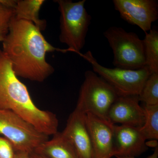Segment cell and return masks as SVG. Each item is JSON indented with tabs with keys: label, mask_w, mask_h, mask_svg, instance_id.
Here are the masks:
<instances>
[{
	"label": "cell",
	"mask_w": 158,
	"mask_h": 158,
	"mask_svg": "<svg viewBox=\"0 0 158 158\" xmlns=\"http://www.w3.org/2000/svg\"><path fill=\"white\" fill-rule=\"evenodd\" d=\"M2 46L16 75L38 82L44 81L55 71L46 59L48 52H71L68 48L53 46L34 23L14 16Z\"/></svg>",
	"instance_id": "1"
},
{
	"label": "cell",
	"mask_w": 158,
	"mask_h": 158,
	"mask_svg": "<svg viewBox=\"0 0 158 158\" xmlns=\"http://www.w3.org/2000/svg\"><path fill=\"white\" fill-rule=\"evenodd\" d=\"M0 110L14 112L46 135H53L58 132L56 116L40 110L35 105L27 87L15 73L11 62L1 49Z\"/></svg>",
	"instance_id": "2"
},
{
	"label": "cell",
	"mask_w": 158,
	"mask_h": 158,
	"mask_svg": "<svg viewBox=\"0 0 158 158\" xmlns=\"http://www.w3.org/2000/svg\"><path fill=\"white\" fill-rule=\"evenodd\" d=\"M60 12L59 40L66 44L71 52L81 53L85 45L91 16L85 9V0L55 1Z\"/></svg>",
	"instance_id": "3"
},
{
	"label": "cell",
	"mask_w": 158,
	"mask_h": 158,
	"mask_svg": "<svg viewBox=\"0 0 158 158\" xmlns=\"http://www.w3.org/2000/svg\"><path fill=\"white\" fill-rule=\"evenodd\" d=\"M118 96L101 77L93 71L88 70L85 72L76 108L85 114L90 113L108 120L110 108Z\"/></svg>",
	"instance_id": "4"
},
{
	"label": "cell",
	"mask_w": 158,
	"mask_h": 158,
	"mask_svg": "<svg viewBox=\"0 0 158 158\" xmlns=\"http://www.w3.org/2000/svg\"><path fill=\"white\" fill-rule=\"evenodd\" d=\"M113 54L116 68L137 70L146 67L144 43L134 32L120 27H111L104 32Z\"/></svg>",
	"instance_id": "5"
},
{
	"label": "cell",
	"mask_w": 158,
	"mask_h": 158,
	"mask_svg": "<svg viewBox=\"0 0 158 158\" xmlns=\"http://www.w3.org/2000/svg\"><path fill=\"white\" fill-rule=\"evenodd\" d=\"M79 55L90 63L93 71L110 84L118 96H138L151 74L146 67L137 70L107 68L98 63L90 51Z\"/></svg>",
	"instance_id": "6"
},
{
	"label": "cell",
	"mask_w": 158,
	"mask_h": 158,
	"mask_svg": "<svg viewBox=\"0 0 158 158\" xmlns=\"http://www.w3.org/2000/svg\"><path fill=\"white\" fill-rule=\"evenodd\" d=\"M0 134L11 142L15 152L29 154L48 139V136L9 110H0Z\"/></svg>",
	"instance_id": "7"
},
{
	"label": "cell",
	"mask_w": 158,
	"mask_h": 158,
	"mask_svg": "<svg viewBox=\"0 0 158 158\" xmlns=\"http://www.w3.org/2000/svg\"><path fill=\"white\" fill-rule=\"evenodd\" d=\"M113 3L122 19L145 33L151 30L152 23L158 19L156 0H113Z\"/></svg>",
	"instance_id": "8"
},
{
	"label": "cell",
	"mask_w": 158,
	"mask_h": 158,
	"mask_svg": "<svg viewBox=\"0 0 158 158\" xmlns=\"http://www.w3.org/2000/svg\"><path fill=\"white\" fill-rule=\"evenodd\" d=\"M62 133L73 147L78 158H94L85 113L75 108Z\"/></svg>",
	"instance_id": "9"
},
{
	"label": "cell",
	"mask_w": 158,
	"mask_h": 158,
	"mask_svg": "<svg viewBox=\"0 0 158 158\" xmlns=\"http://www.w3.org/2000/svg\"><path fill=\"white\" fill-rule=\"evenodd\" d=\"M85 114L94 158H112L114 152V124L90 113Z\"/></svg>",
	"instance_id": "10"
},
{
	"label": "cell",
	"mask_w": 158,
	"mask_h": 158,
	"mask_svg": "<svg viewBox=\"0 0 158 158\" xmlns=\"http://www.w3.org/2000/svg\"><path fill=\"white\" fill-rule=\"evenodd\" d=\"M140 128L114 124L113 156L135 157L147 150L148 145Z\"/></svg>",
	"instance_id": "11"
},
{
	"label": "cell",
	"mask_w": 158,
	"mask_h": 158,
	"mask_svg": "<svg viewBox=\"0 0 158 158\" xmlns=\"http://www.w3.org/2000/svg\"><path fill=\"white\" fill-rule=\"evenodd\" d=\"M139 102L138 96H118L110 108L108 121L114 124L141 127L145 120V111Z\"/></svg>",
	"instance_id": "12"
},
{
	"label": "cell",
	"mask_w": 158,
	"mask_h": 158,
	"mask_svg": "<svg viewBox=\"0 0 158 158\" xmlns=\"http://www.w3.org/2000/svg\"><path fill=\"white\" fill-rule=\"evenodd\" d=\"M34 152L46 158H78L73 147L59 132L50 140L40 145Z\"/></svg>",
	"instance_id": "13"
},
{
	"label": "cell",
	"mask_w": 158,
	"mask_h": 158,
	"mask_svg": "<svg viewBox=\"0 0 158 158\" xmlns=\"http://www.w3.org/2000/svg\"><path fill=\"white\" fill-rule=\"evenodd\" d=\"M45 2L44 0L16 1L14 17L18 20L31 22L40 31H44L47 27L46 21L40 18L39 12Z\"/></svg>",
	"instance_id": "14"
},
{
	"label": "cell",
	"mask_w": 158,
	"mask_h": 158,
	"mask_svg": "<svg viewBox=\"0 0 158 158\" xmlns=\"http://www.w3.org/2000/svg\"><path fill=\"white\" fill-rule=\"evenodd\" d=\"M146 67L151 74L158 73V31L151 29L145 33L144 40Z\"/></svg>",
	"instance_id": "15"
},
{
	"label": "cell",
	"mask_w": 158,
	"mask_h": 158,
	"mask_svg": "<svg viewBox=\"0 0 158 158\" xmlns=\"http://www.w3.org/2000/svg\"><path fill=\"white\" fill-rule=\"evenodd\" d=\"M145 120L143 125L140 128L146 140L158 139V105L145 106Z\"/></svg>",
	"instance_id": "16"
},
{
	"label": "cell",
	"mask_w": 158,
	"mask_h": 158,
	"mask_svg": "<svg viewBox=\"0 0 158 158\" xmlns=\"http://www.w3.org/2000/svg\"><path fill=\"white\" fill-rule=\"evenodd\" d=\"M138 97L145 106L158 105V73L150 75Z\"/></svg>",
	"instance_id": "17"
},
{
	"label": "cell",
	"mask_w": 158,
	"mask_h": 158,
	"mask_svg": "<svg viewBox=\"0 0 158 158\" xmlns=\"http://www.w3.org/2000/svg\"><path fill=\"white\" fill-rule=\"evenodd\" d=\"M14 15V9L0 4V42H2L8 35L10 23Z\"/></svg>",
	"instance_id": "18"
},
{
	"label": "cell",
	"mask_w": 158,
	"mask_h": 158,
	"mask_svg": "<svg viewBox=\"0 0 158 158\" xmlns=\"http://www.w3.org/2000/svg\"><path fill=\"white\" fill-rule=\"evenodd\" d=\"M15 155V150L11 142L0 136V158H14Z\"/></svg>",
	"instance_id": "19"
},
{
	"label": "cell",
	"mask_w": 158,
	"mask_h": 158,
	"mask_svg": "<svg viewBox=\"0 0 158 158\" xmlns=\"http://www.w3.org/2000/svg\"><path fill=\"white\" fill-rule=\"evenodd\" d=\"M30 154L27 152H15L14 158H31Z\"/></svg>",
	"instance_id": "20"
},
{
	"label": "cell",
	"mask_w": 158,
	"mask_h": 158,
	"mask_svg": "<svg viewBox=\"0 0 158 158\" xmlns=\"http://www.w3.org/2000/svg\"><path fill=\"white\" fill-rule=\"evenodd\" d=\"M117 158H135L133 157H118ZM158 158V147H156L153 153L149 156L147 158Z\"/></svg>",
	"instance_id": "21"
},
{
	"label": "cell",
	"mask_w": 158,
	"mask_h": 158,
	"mask_svg": "<svg viewBox=\"0 0 158 158\" xmlns=\"http://www.w3.org/2000/svg\"><path fill=\"white\" fill-rule=\"evenodd\" d=\"M30 155L31 158H46L34 152L31 153L30 154Z\"/></svg>",
	"instance_id": "22"
}]
</instances>
